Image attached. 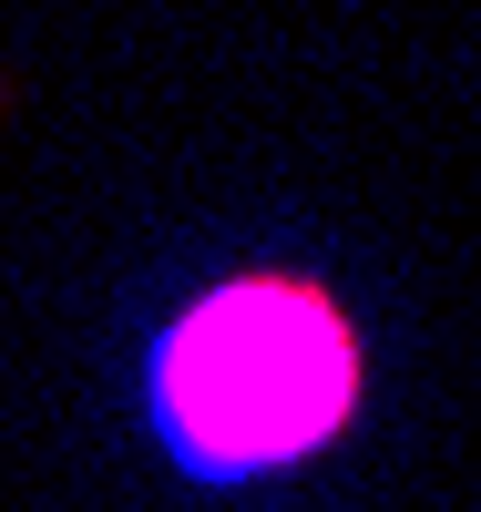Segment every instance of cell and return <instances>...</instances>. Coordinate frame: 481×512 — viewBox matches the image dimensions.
Segmentation results:
<instances>
[{
  "label": "cell",
  "mask_w": 481,
  "mask_h": 512,
  "mask_svg": "<svg viewBox=\"0 0 481 512\" xmlns=\"http://www.w3.org/2000/svg\"><path fill=\"white\" fill-rule=\"evenodd\" d=\"M164 400L215 461H277L348 410V328L297 287H236L174 328Z\"/></svg>",
  "instance_id": "1"
}]
</instances>
